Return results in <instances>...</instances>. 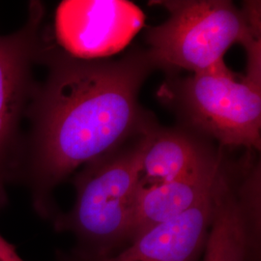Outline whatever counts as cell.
Wrapping results in <instances>:
<instances>
[{"label":"cell","mask_w":261,"mask_h":261,"mask_svg":"<svg viewBox=\"0 0 261 261\" xmlns=\"http://www.w3.org/2000/svg\"><path fill=\"white\" fill-rule=\"evenodd\" d=\"M158 96L187 130L224 148L260 150L261 84L235 74L224 60L189 76L168 75Z\"/></svg>","instance_id":"cell-4"},{"label":"cell","mask_w":261,"mask_h":261,"mask_svg":"<svg viewBox=\"0 0 261 261\" xmlns=\"http://www.w3.org/2000/svg\"><path fill=\"white\" fill-rule=\"evenodd\" d=\"M218 151L210 140L181 126H159L143 156L139 188L172 181L213 157Z\"/></svg>","instance_id":"cell-9"},{"label":"cell","mask_w":261,"mask_h":261,"mask_svg":"<svg viewBox=\"0 0 261 261\" xmlns=\"http://www.w3.org/2000/svg\"><path fill=\"white\" fill-rule=\"evenodd\" d=\"M40 65L47 75L28 107L14 182L27 187L38 215L51 219L57 215L55 191L66 179L160 126L139 100L156 68L145 48H130L115 60H83L46 37Z\"/></svg>","instance_id":"cell-1"},{"label":"cell","mask_w":261,"mask_h":261,"mask_svg":"<svg viewBox=\"0 0 261 261\" xmlns=\"http://www.w3.org/2000/svg\"><path fill=\"white\" fill-rule=\"evenodd\" d=\"M150 5L168 11V19L144 32L148 56L168 75L197 73L224 60L235 43L247 58L261 56L260 1H245L239 9L228 0H163Z\"/></svg>","instance_id":"cell-2"},{"label":"cell","mask_w":261,"mask_h":261,"mask_svg":"<svg viewBox=\"0 0 261 261\" xmlns=\"http://www.w3.org/2000/svg\"><path fill=\"white\" fill-rule=\"evenodd\" d=\"M203 261H246L242 209L233 180L224 177L216 190V205Z\"/></svg>","instance_id":"cell-10"},{"label":"cell","mask_w":261,"mask_h":261,"mask_svg":"<svg viewBox=\"0 0 261 261\" xmlns=\"http://www.w3.org/2000/svg\"><path fill=\"white\" fill-rule=\"evenodd\" d=\"M225 151L220 146L213 157L164 184L138 188L135 196L129 242L151 227L184 213L213 189L223 166Z\"/></svg>","instance_id":"cell-8"},{"label":"cell","mask_w":261,"mask_h":261,"mask_svg":"<svg viewBox=\"0 0 261 261\" xmlns=\"http://www.w3.org/2000/svg\"><path fill=\"white\" fill-rule=\"evenodd\" d=\"M61 261H103L101 258H93V257H87V256H84L81 255L76 252H72V254L66 258L64 260Z\"/></svg>","instance_id":"cell-12"},{"label":"cell","mask_w":261,"mask_h":261,"mask_svg":"<svg viewBox=\"0 0 261 261\" xmlns=\"http://www.w3.org/2000/svg\"><path fill=\"white\" fill-rule=\"evenodd\" d=\"M218 179L213 189L196 205L140 234L130 241L121 252L101 257V259L103 261L197 260L201 253L204 252L213 222Z\"/></svg>","instance_id":"cell-7"},{"label":"cell","mask_w":261,"mask_h":261,"mask_svg":"<svg viewBox=\"0 0 261 261\" xmlns=\"http://www.w3.org/2000/svg\"><path fill=\"white\" fill-rule=\"evenodd\" d=\"M143 22L142 11L129 1H62L55 15L56 44H51L77 59H107L124 49Z\"/></svg>","instance_id":"cell-6"},{"label":"cell","mask_w":261,"mask_h":261,"mask_svg":"<svg viewBox=\"0 0 261 261\" xmlns=\"http://www.w3.org/2000/svg\"><path fill=\"white\" fill-rule=\"evenodd\" d=\"M156 129L74 173V204L67 213L55 218L56 230L75 237L74 252L87 257H107L118 244L129 240L142 160Z\"/></svg>","instance_id":"cell-3"},{"label":"cell","mask_w":261,"mask_h":261,"mask_svg":"<svg viewBox=\"0 0 261 261\" xmlns=\"http://www.w3.org/2000/svg\"><path fill=\"white\" fill-rule=\"evenodd\" d=\"M0 261H27L16 247L0 234Z\"/></svg>","instance_id":"cell-11"},{"label":"cell","mask_w":261,"mask_h":261,"mask_svg":"<svg viewBox=\"0 0 261 261\" xmlns=\"http://www.w3.org/2000/svg\"><path fill=\"white\" fill-rule=\"evenodd\" d=\"M45 16L43 3L32 1L24 24L0 35V211L14 183L23 140L21 124L37 85L34 68L40 65Z\"/></svg>","instance_id":"cell-5"}]
</instances>
